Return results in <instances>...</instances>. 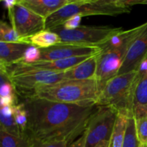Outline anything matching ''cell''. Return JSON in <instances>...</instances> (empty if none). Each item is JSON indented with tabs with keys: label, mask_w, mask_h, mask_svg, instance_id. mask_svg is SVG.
I'll list each match as a JSON object with an SVG mask.
<instances>
[{
	"label": "cell",
	"mask_w": 147,
	"mask_h": 147,
	"mask_svg": "<svg viewBox=\"0 0 147 147\" xmlns=\"http://www.w3.org/2000/svg\"><path fill=\"white\" fill-rule=\"evenodd\" d=\"M28 114L25 134L38 142L62 141L70 145L84 134L98 106H84L32 98L23 101Z\"/></svg>",
	"instance_id": "cell-1"
},
{
	"label": "cell",
	"mask_w": 147,
	"mask_h": 147,
	"mask_svg": "<svg viewBox=\"0 0 147 147\" xmlns=\"http://www.w3.org/2000/svg\"><path fill=\"white\" fill-rule=\"evenodd\" d=\"M99 94L96 79L63 80L38 89L30 98H37L68 104L90 106L97 105Z\"/></svg>",
	"instance_id": "cell-2"
},
{
	"label": "cell",
	"mask_w": 147,
	"mask_h": 147,
	"mask_svg": "<svg viewBox=\"0 0 147 147\" xmlns=\"http://www.w3.org/2000/svg\"><path fill=\"white\" fill-rule=\"evenodd\" d=\"M131 11L124 0H72L70 3L56 11L45 20L46 30H52L73 16H117Z\"/></svg>",
	"instance_id": "cell-3"
},
{
	"label": "cell",
	"mask_w": 147,
	"mask_h": 147,
	"mask_svg": "<svg viewBox=\"0 0 147 147\" xmlns=\"http://www.w3.org/2000/svg\"><path fill=\"white\" fill-rule=\"evenodd\" d=\"M139 81L137 70L118 75L106 83L99 94L97 106L111 107L118 113L134 116V99Z\"/></svg>",
	"instance_id": "cell-4"
},
{
	"label": "cell",
	"mask_w": 147,
	"mask_h": 147,
	"mask_svg": "<svg viewBox=\"0 0 147 147\" xmlns=\"http://www.w3.org/2000/svg\"><path fill=\"white\" fill-rule=\"evenodd\" d=\"M50 30L60 36V43L93 47H100L113 36L123 31L121 27L86 25H80L73 30H65L58 26Z\"/></svg>",
	"instance_id": "cell-5"
},
{
	"label": "cell",
	"mask_w": 147,
	"mask_h": 147,
	"mask_svg": "<svg viewBox=\"0 0 147 147\" xmlns=\"http://www.w3.org/2000/svg\"><path fill=\"white\" fill-rule=\"evenodd\" d=\"M64 73L27 70L7 74L14 86L17 94L27 99L32 97L38 89L65 80Z\"/></svg>",
	"instance_id": "cell-6"
},
{
	"label": "cell",
	"mask_w": 147,
	"mask_h": 147,
	"mask_svg": "<svg viewBox=\"0 0 147 147\" xmlns=\"http://www.w3.org/2000/svg\"><path fill=\"white\" fill-rule=\"evenodd\" d=\"M118 117V112L107 106H98L90 116L86 131L85 147H95L100 142L111 140Z\"/></svg>",
	"instance_id": "cell-7"
},
{
	"label": "cell",
	"mask_w": 147,
	"mask_h": 147,
	"mask_svg": "<svg viewBox=\"0 0 147 147\" xmlns=\"http://www.w3.org/2000/svg\"><path fill=\"white\" fill-rule=\"evenodd\" d=\"M129 47H113L106 43L100 46L101 50L98 54L96 75L100 93L109 80L119 75Z\"/></svg>",
	"instance_id": "cell-8"
},
{
	"label": "cell",
	"mask_w": 147,
	"mask_h": 147,
	"mask_svg": "<svg viewBox=\"0 0 147 147\" xmlns=\"http://www.w3.org/2000/svg\"><path fill=\"white\" fill-rule=\"evenodd\" d=\"M11 26L21 38H25L46 30L45 20L18 1L14 8L7 10ZM24 43V42H23Z\"/></svg>",
	"instance_id": "cell-9"
},
{
	"label": "cell",
	"mask_w": 147,
	"mask_h": 147,
	"mask_svg": "<svg viewBox=\"0 0 147 147\" xmlns=\"http://www.w3.org/2000/svg\"><path fill=\"white\" fill-rule=\"evenodd\" d=\"M40 60H55L78 57H90L100 52V47L59 43L46 49H40Z\"/></svg>",
	"instance_id": "cell-10"
},
{
	"label": "cell",
	"mask_w": 147,
	"mask_h": 147,
	"mask_svg": "<svg viewBox=\"0 0 147 147\" xmlns=\"http://www.w3.org/2000/svg\"><path fill=\"white\" fill-rule=\"evenodd\" d=\"M147 58V22L128 50L119 75L136 70L142 61Z\"/></svg>",
	"instance_id": "cell-11"
},
{
	"label": "cell",
	"mask_w": 147,
	"mask_h": 147,
	"mask_svg": "<svg viewBox=\"0 0 147 147\" xmlns=\"http://www.w3.org/2000/svg\"><path fill=\"white\" fill-rule=\"evenodd\" d=\"M30 46L23 42H0V67L6 68L21 61Z\"/></svg>",
	"instance_id": "cell-12"
},
{
	"label": "cell",
	"mask_w": 147,
	"mask_h": 147,
	"mask_svg": "<svg viewBox=\"0 0 147 147\" xmlns=\"http://www.w3.org/2000/svg\"><path fill=\"white\" fill-rule=\"evenodd\" d=\"M20 3L45 20L68 4L72 0H19Z\"/></svg>",
	"instance_id": "cell-13"
},
{
	"label": "cell",
	"mask_w": 147,
	"mask_h": 147,
	"mask_svg": "<svg viewBox=\"0 0 147 147\" xmlns=\"http://www.w3.org/2000/svg\"><path fill=\"white\" fill-rule=\"evenodd\" d=\"M98 54L91 56L80 64L64 73L65 80H86L96 79Z\"/></svg>",
	"instance_id": "cell-14"
},
{
	"label": "cell",
	"mask_w": 147,
	"mask_h": 147,
	"mask_svg": "<svg viewBox=\"0 0 147 147\" xmlns=\"http://www.w3.org/2000/svg\"><path fill=\"white\" fill-rule=\"evenodd\" d=\"M133 115L135 119L147 116V75L139 79L136 86L134 99Z\"/></svg>",
	"instance_id": "cell-15"
},
{
	"label": "cell",
	"mask_w": 147,
	"mask_h": 147,
	"mask_svg": "<svg viewBox=\"0 0 147 147\" xmlns=\"http://www.w3.org/2000/svg\"><path fill=\"white\" fill-rule=\"evenodd\" d=\"M23 42L27 43L39 49H46L61 42L60 36L50 30H44L34 35L25 38Z\"/></svg>",
	"instance_id": "cell-16"
},
{
	"label": "cell",
	"mask_w": 147,
	"mask_h": 147,
	"mask_svg": "<svg viewBox=\"0 0 147 147\" xmlns=\"http://www.w3.org/2000/svg\"><path fill=\"white\" fill-rule=\"evenodd\" d=\"M0 130H2L9 134L17 136H22V134L16 123L14 116L13 106H1L0 109Z\"/></svg>",
	"instance_id": "cell-17"
},
{
	"label": "cell",
	"mask_w": 147,
	"mask_h": 147,
	"mask_svg": "<svg viewBox=\"0 0 147 147\" xmlns=\"http://www.w3.org/2000/svg\"><path fill=\"white\" fill-rule=\"evenodd\" d=\"M129 117L130 116L118 113L117 120L111 139L110 147H123Z\"/></svg>",
	"instance_id": "cell-18"
},
{
	"label": "cell",
	"mask_w": 147,
	"mask_h": 147,
	"mask_svg": "<svg viewBox=\"0 0 147 147\" xmlns=\"http://www.w3.org/2000/svg\"><path fill=\"white\" fill-rule=\"evenodd\" d=\"M1 147H32V140L27 135L17 136L0 130Z\"/></svg>",
	"instance_id": "cell-19"
},
{
	"label": "cell",
	"mask_w": 147,
	"mask_h": 147,
	"mask_svg": "<svg viewBox=\"0 0 147 147\" xmlns=\"http://www.w3.org/2000/svg\"><path fill=\"white\" fill-rule=\"evenodd\" d=\"M123 147H141V144L137 137L136 123L134 116L129 117Z\"/></svg>",
	"instance_id": "cell-20"
},
{
	"label": "cell",
	"mask_w": 147,
	"mask_h": 147,
	"mask_svg": "<svg viewBox=\"0 0 147 147\" xmlns=\"http://www.w3.org/2000/svg\"><path fill=\"white\" fill-rule=\"evenodd\" d=\"M14 116L16 123L23 135H25L28 123V114L24 103H20L13 106Z\"/></svg>",
	"instance_id": "cell-21"
},
{
	"label": "cell",
	"mask_w": 147,
	"mask_h": 147,
	"mask_svg": "<svg viewBox=\"0 0 147 147\" xmlns=\"http://www.w3.org/2000/svg\"><path fill=\"white\" fill-rule=\"evenodd\" d=\"M0 42L8 43L22 42L14 29L4 21L0 22Z\"/></svg>",
	"instance_id": "cell-22"
},
{
	"label": "cell",
	"mask_w": 147,
	"mask_h": 147,
	"mask_svg": "<svg viewBox=\"0 0 147 147\" xmlns=\"http://www.w3.org/2000/svg\"><path fill=\"white\" fill-rule=\"evenodd\" d=\"M135 119V118H134ZM137 137L141 145H147V116L135 119Z\"/></svg>",
	"instance_id": "cell-23"
},
{
	"label": "cell",
	"mask_w": 147,
	"mask_h": 147,
	"mask_svg": "<svg viewBox=\"0 0 147 147\" xmlns=\"http://www.w3.org/2000/svg\"><path fill=\"white\" fill-rule=\"evenodd\" d=\"M40 57H41L40 49L34 47V46L30 45L24 53V57L21 61L26 63H35V62L40 61Z\"/></svg>",
	"instance_id": "cell-24"
},
{
	"label": "cell",
	"mask_w": 147,
	"mask_h": 147,
	"mask_svg": "<svg viewBox=\"0 0 147 147\" xmlns=\"http://www.w3.org/2000/svg\"><path fill=\"white\" fill-rule=\"evenodd\" d=\"M82 19H83V17L80 15V14L73 16V17L67 19L63 23V25H61V27L65 29V30H73V29H76L79 26H80V22L82 21Z\"/></svg>",
	"instance_id": "cell-25"
},
{
	"label": "cell",
	"mask_w": 147,
	"mask_h": 147,
	"mask_svg": "<svg viewBox=\"0 0 147 147\" xmlns=\"http://www.w3.org/2000/svg\"><path fill=\"white\" fill-rule=\"evenodd\" d=\"M68 144L62 141L53 142H38L32 140V147H67Z\"/></svg>",
	"instance_id": "cell-26"
},
{
	"label": "cell",
	"mask_w": 147,
	"mask_h": 147,
	"mask_svg": "<svg viewBox=\"0 0 147 147\" xmlns=\"http://www.w3.org/2000/svg\"><path fill=\"white\" fill-rule=\"evenodd\" d=\"M138 77L139 79L147 75V58L141 63L137 69Z\"/></svg>",
	"instance_id": "cell-27"
},
{
	"label": "cell",
	"mask_w": 147,
	"mask_h": 147,
	"mask_svg": "<svg viewBox=\"0 0 147 147\" xmlns=\"http://www.w3.org/2000/svg\"><path fill=\"white\" fill-rule=\"evenodd\" d=\"M85 144H86V136L83 134L80 138L68 145L67 147H85Z\"/></svg>",
	"instance_id": "cell-28"
},
{
	"label": "cell",
	"mask_w": 147,
	"mask_h": 147,
	"mask_svg": "<svg viewBox=\"0 0 147 147\" xmlns=\"http://www.w3.org/2000/svg\"><path fill=\"white\" fill-rule=\"evenodd\" d=\"M19 0H3L2 3L7 10L14 8V6L18 3Z\"/></svg>",
	"instance_id": "cell-29"
},
{
	"label": "cell",
	"mask_w": 147,
	"mask_h": 147,
	"mask_svg": "<svg viewBox=\"0 0 147 147\" xmlns=\"http://www.w3.org/2000/svg\"><path fill=\"white\" fill-rule=\"evenodd\" d=\"M110 142L111 140L103 141V142H100L98 145L95 147H110Z\"/></svg>",
	"instance_id": "cell-30"
},
{
	"label": "cell",
	"mask_w": 147,
	"mask_h": 147,
	"mask_svg": "<svg viewBox=\"0 0 147 147\" xmlns=\"http://www.w3.org/2000/svg\"><path fill=\"white\" fill-rule=\"evenodd\" d=\"M142 4H147V0H142Z\"/></svg>",
	"instance_id": "cell-31"
},
{
	"label": "cell",
	"mask_w": 147,
	"mask_h": 147,
	"mask_svg": "<svg viewBox=\"0 0 147 147\" xmlns=\"http://www.w3.org/2000/svg\"><path fill=\"white\" fill-rule=\"evenodd\" d=\"M141 147H146V146H145V145H141Z\"/></svg>",
	"instance_id": "cell-32"
},
{
	"label": "cell",
	"mask_w": 147,
	"mask_h": 147,
	"mask_svg": "<svg viewBox=\"0 0 147 147\" xmlns=\"http://www.w3.org/2000/svg\"><path fill=\"white\" fill-rule=\"evenodd\" d=\"M146 147H147V145H146Z\"/></svg>",
	"instance_id": "cell-33"
}]
</instances>
